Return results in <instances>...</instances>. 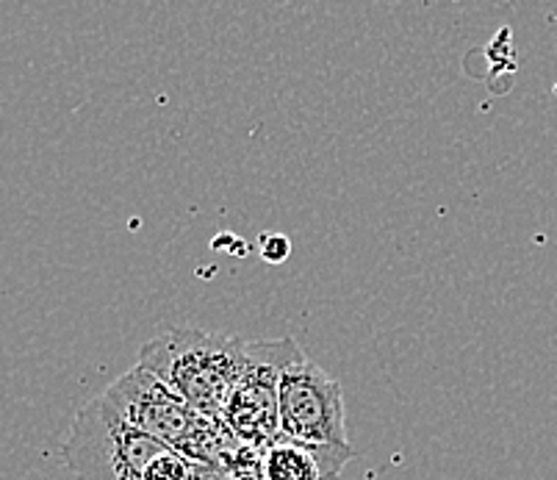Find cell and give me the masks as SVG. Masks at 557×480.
Segmentation results:
<instances>
[{"mask_svg":"<svg viewBox=\"0 0 557 480\" xmlns=\"http://www.w3.org/2000/svg\"><path fill=\"white\" fill-rule=\"evenodd\" d=\"M197 480H233L231 472L220 464H200V478Z\"/></svg>","mask_w":557,"mask_h":480,"instance_id":"30bf717a","label":"cell"},{"mask_svg":"<svg viewBox=\"0 0 557 480\" xmlns=\"http://www.w3.org/2000/svg\"><path fill=\"white\" fill-rule=\"evenodd\" d=\"M261 453L263 450H256V447H247V444H242L236 453H233L231 458H227L222 467L231 472L233 480H263L261 475Z\"/></svg>","mask_w":557,"mask_h":480,"instance_id":"ba28073f","label":"cell"},{"mask_svg":"<svg viewBox=\"0 0 557 480\" xmlns=\"http://www.w3.org/2000/svg\"><path fill=\"white\" fill-rule=\"evenodd\" d=\"M161 450L166 444L128 426L100 394L75 414L64 461L78 480H145Z\"/></svg>","mask_w":557,"mask_h":480,"instance_id":"7a4b0ae2","label":"cell"},{"mask_svg":"<svg viewBox=\"0 0 557 480\" xmlns=\"http://www.w3.org/2000/svg\"><path fill=\"white\" fill-rule=\"evenodd\" d=\"M250 339L211 331H166L145 342L139 367L184 397L195 411L222 417L247 367Z\"/></svg>","mask_w":557,"mask_h":480,"instance_id":"6da1fadb","label":"cell"},{"mask_svg":"<svg viewBox=\"0 0 557 480\" xmlns=\"http://www.w3.org/2000/svg\"><path fill=\"white\" fill-rule=\"evenodd\" d=\"M292 253V242L283 234H263L261 236V259L270 264H283Z\"/></svg>","mask_w":557,"mask_h":480,"instance_id":"9c48e42d","label":"cell"},{"mask_svg":"<svg viewBox=\"0 0 557 480\" xmlns=\"http://www.w3.org/2000/svg\"><path fill=\"white\" fill-rule=\"evenodd\" d=\"M106 403L136 431L159 439L166 447L189 456L209 428L211 417L200 414L161 383L153 372L136 364L134 370L116 378L103 392Z\"/></svg>","mask_w":557,"mask_h":480,"instance_id":"277c9868","label":"cell"},{"mask_svg":"<svg viewBox=\"0 0 557 480\" xmlns=\"http://www.w3.org/2000/svg\"><path fill=\"white\" fill-rule=\"evenodd\" d=\"M302 356L295 339H250L247 342V367L239 386L233 389L222 419L242 444L267 450L281 439V406L277 389L292 361Z\"/></svg>","mask_w":557,"mask_h":480,"instance_id":"3957f363","label":"cell"},{"mask_svg":"<svg viewBox=\"0 0 557 480\" xmlns=\"http://www.w3.org/2000/svg\"><path fill=\"white\" fill-rule=\"evenodd\" d=\"M277 406L283 436L306 444H349L342 383L306 356L283 372Z\"/></svg>","mask_w":557,"mask_h":480,"instance_id":"5b68a950","label":"cell"},{"mask_svg":"<svg viewBox=\"0 0 557 480\" xmlns=\"http://www.w3.org/2000/svg\"><path fill=\"white\" fill-rule=\"evenodd\" d=\"M356 458L349 444H306L281 436L261 453L263 480H342Z\"/></svg>","mask_w":557,"mask_h":480,"instance_id":"8992f818","label":"cell"},{"mask_svg":"<svg viewBox=\"0 0 557 480\" xmlns=\"http://www.w3.org/2000/svg\"><path fill=\"white\" fill-rule=\"evenodd\" d=\"M200 478V461H191L189 456L178 450H161L159 456L150 461L145 480H197Z\"/></svg>","mask_w":557,"mask_h":480,"instance_id":"52a82bcc","label":"cell"}]
</instances>
